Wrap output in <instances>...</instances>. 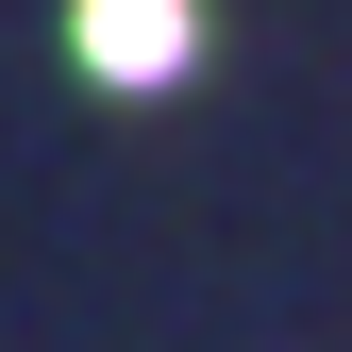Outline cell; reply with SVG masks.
<instances>
[{"label": "cell", "instance_id": "6da1fadb", "mask_svg": "<svg viewBox=\"0 0 352 352\" xmlns=\"http://www.w3.org/2000/svg\"><path fill=\"white\" fill-rule=\"evenodd\" d=\"M84 67L101 84H168L185 67V0H84Z\"/></svg>", "mask_w": 352, "mask_h": 352}]
</instances>
